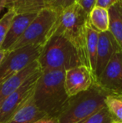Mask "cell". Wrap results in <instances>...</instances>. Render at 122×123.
<instances>
[{
    "label": "cell",
    "instance_id": "22",
    "mask_svg": "<svg viewBox=\"0 0 122 123\" xmlns=\"http://www.w3.org/2000/svg\"><path fill=\"white\" fill-rule=\"evenodd\" d=\"M120 0H96L95 6L109 9L110 8H111L113 5L116 4Z\"/></svg>",
    "mask_w": 122,
    "mask_h": 123
},
{
    "label": "cell",
    "instance_id": "2",
    "mask_svg": "<svg viewBox=\"0 0 122 123\" xmlns=\"http://www.w3.org/2000/svg\"><path fill=\"white\" fill-rule=\"evenodd\" d=\"M88 23L89 13L80 4L75 3L59 12L54 34H60L69 39L79 50L84 65L89 68L86 50Z\"/></svg>",
    "mask_w": 122,
    "mask_h": 123
},
{
    "label": "cell",
    "instance_id": "20",
    "mask_svg": "<svg viewBox=\"0 0 122 123\" xmlns=\"http://www.w3.org/2000/svg\"><path fill=\"white\" fill-rule=\"evenodd\" d=\"M80 123H115V122L105 105Z\"/></svg>",
    "mask_w": 122,
    "mask_h": 123
},
{
    "label": "cell",
    "instance_id": "10",
    "mask_svg": "<svg viewBox=\"0 0 122 123\" xmlns=\"http://www.w3.org/2000/svg\"><path fill=\"white\" fill-rule=\"evenodd\" d=\"M120 49H121V47L110 31L99 33L96 57L95 81L107 66L113 55Z\"/></svg>",
    "mask_w": 122,
    "mask_h": 123
},
{
    "label": "cell",
    "instance_id": "27",
    "mask_svg": "<svg viewBox=\"0 0 122 123\" xmlns=\"http://www.w3.org/2000/svg\"><path fill=\"white\" fill-rule=\"evenodd\" d=\"M7 3H8V0H0V11L6 8Z\"/></svg>",
    "mask_w": 122,
    "mask_h": 123
},
{
    "label": "cell",
    "instance_id": "21",
    "mask_svg": "<svg viewBox=\"0 0 122 123\" xmlns=\"http://www.w3.org/2000/svg\"><path fill=\"white\" fill-rule=\"evenodd\" d=\"M76 3L80 4L87 13H90L92 8L95 6L96 0H76Z\"/></svg>",
    "mask_w": 122,
    "mask_h": 123
},
{
    "label": "cell",
    "instance_id": "17",
    "mask_svg": "<svg viewBox=\"0 0 122 123\" xmlns=\"http://www.w3.org/2000/svg\"><path fill=\"white\" fill-rule=\"evenodd\" d=\"M89 22L99 33L109 31L110 15L108 9L94 6L89 13Z\"/></svg>",
    "mask_w": 122,
    "mask_h": 123
},
{
    "label": "cell",
    "instance_id": "18",
    "mask_svg": "<svg viewBox=\"0 0 122 123\" xmlns=\"http://www.w3.org/2000/svg\"><path fill=\"white\" fill-rule=\"evenodd\" d=\"M105 105L115 123H122V97L108 96L105 100Z\"/></svg>",
    "mask_w": 122,
    "mask_h": 123
},
{
    "label": "cell",
    "instance_id": "16",
    "mask_svg": "<svg viewBox=\"0 0 122 123\" xmlns=\"http://www.w3.org/2000/svg\"><path fill=\"white\" fill-rule=\"evenodd\" d=\"M99 31L90 25V22L87 25V38H86V50L88 56L89 69L95 80L96 57H97L98 42H99Z\"/></svg>",
    "mask_w": 122,
    "mask_h": 123
},
{
    "label": "cell",
    "instance_id": "8",
    "mask_svg": "<svg viewBox=\"0 0 122 123\" xmlns=\"http://www.w3.org/2000/svg\"><path fill=\"white\" fill-rule=\"evenodd\" d=\"M95 83L109 96L122 97V49L113 55Z\"/></svg>",
    "mask_w": 122,
    "mask_h": 123
},
{
    "label": "cell",
    "instance_id": "14",
    "mask_svg": "<svg viewBox=\"0 0 122 123\" xmlns=\"http://www.w3.org/2000/svg\"><path fill=\"white\" fill-rule=\"evenodd\" d=\"M47 8L46 0H8L6 8L16 14L35 13Z\"/></svg>",
    "mask_w": 122,
    "mask_h": 123
},
{
    "label": "cell",
    "instance_id": "1",
    "mask_svg": "<svg viewBox=\"0 0 122 123\" xmlns=\"http://www.w3.org/2000/svg\"><path fill=\"white\" fill-rule=\"evenodd\" d=\"M65 71L64 70L42 71L36 82L34 101L48 117L57 118L70 98L64 87Z\"/></svg>",
    "mask_w": 122,
    "mask_h": 123
},
{
    "label": "cell",
    "instance_id": "11",
    "mask_svg": "<svg viewBox=\"0 0 122 123\" xmlns=\"http://www.w3.org/2000/svg\"><path fill=\"white\" fill-rule=\"evenodd\" d=\"M39 70H41L40 65L36 60L22 71L3 81L0 84V105L8 96L18 89L30 75Z\"/></svg>",
    "mask_w": 122,
    "mask_h": 123
},
{
    "label": "cell",
    "instance_id": "26",
    "mask_svg": "<svg viewBox=\"0 0 122 123\" xmlns=\"http://www.w3.org/2000/svg\"><path fill=\"white\" fill-rule=\"evenodd\" d=\"M7 53H8V51L7 50H4L3 49H0V65L2 64V62H3V60H4L5 56H6Z\"/></svg>",
    "mask_w": 122,
    "mask_h": 123
},
{
    "label": "cell",
    "instance_id": "6",
    "mask_svg": "<svg viewBox=\"0 0 122 123\" xmlns=\"http://www.w3.org/2000/svg\"><path fill=\"white\" fill-rule=\"evenodd\" d=\"M44 46L27 45L8 50L0 65V84L38 60Z\"/></svg>",
    "mask_w": 122,
    "mask_h": 123
},
{
    "label": "cell",
    "instance_id": "19",
    "mask_svg": "<svg viewBox=\"0 0 122 123\" xmlns=\"http://www.w3.org/2000/svg\"><path fill=\"white\" fill-rule=\"evenodd\" d=\"M16 15V13L13 10H8V12H6L3 16L0 18V49H2L5 38L9 31L13 20Z\"/></svg>",
    "mask_w": 122,
    "mask_h": 123
},
{
    "label": "cell",
    "instance_id": "23",
    "mask_svg": "<svg viewBox=\"0 0 122 123\" xmlns=\"http://www.w3.org/2000/svg\"><path fill=\"white\" fill-rule=\"evenodd\" d=\"M63 0H46L47 8H50L53 9L60 11Z\"/></svg>",
    "mask_w": 122,
    "mask_h": 123
},
{
    "label": "cell",
    "instance_id": "5",
    "mask_svg": "<svg viewBox=\"0 0 122 123\" xmlns=\"http://www.w3.org/2000/svg\"><path fill=\"white\" fill-rule=\"evenodd\" d=\"M59 12L60 11L50 8H45L41 10L23 36L8 50L18 49L27 45L44 46L54 34Z\"/></svg>",
    "mask_w": 122,
    "mask_h": 123
},
{
    "label": "cell",
    "instance_id": "15",
    "mask_svg": "<svg viewBox=\"0 0 122 123\" xmlns=\"http://www.w3.org/2000/svg\"><path fill=\"white\" fill-rule=\"evenodd\" d=\"M110 15L109 31L122 49V0L108 9Z\"/></svg>",
    "mask_w": 122,
    "mask_h": 123
},
{
    "label": "cell",
    "instance_id": "24",
    "mask_svg": "<svg viewBox=\"0 0 122 123\" xmlns=\"http://www.w3.org/2000/svg\"><path fill=\"white\" fill-rule=\"evenodd\" d=\"M34 123H59V122L58 121V118H56V117H51L47 116V117L40 119L39 121H38V122Z\"/></svg>",
    "mask_w": 122,
    "mask_h": 123
},
{
    "label": "cell",
    "instance_id": "12",
    "mask_svg": "<svg viewBox=\"0 0 122 123\" xmlns=\"http://www.w3.org/2000/svg\"><path fill=\"white\" fill-rule=\"evenodd\" d=\"M38 13H39L17 14L13 18L10 29L2 46V49L8 51L23 36L29 25L37 17Z\"/></svg>",
    "mask_w": 122,
    "mask_h": 123
},
{
    "label": "cell",
    "instance_id": "3",
    "mask_svg": "<svg viewBox=\"0 0 122 123\" xmlns=\"http://www.w3.org/2000/svg\"><path fill=\"white\" fill-rule=\"evenodd\" d=\"M42 71L68 70L84 65L79 50L69 39L54 34L44 45L38 59Z\"/></svg>",
    "mask_w": 122,
    "mask_h": 123
},
{
    "label": "cell",
    "instance_id": "7",
    "mask_svg": "<svg viewBox=\"0 0 122 123\" xmlns=\"http://www.w3.org/2000/svg\"><path fill=\"white\" fill-rule=\"evenodd\" d=\"M42 70H39L26 80L14 92L5 99L0 105V123H6L12 116L34 94L35 85Z\"/></svg>",
    "mask_w": 122,
    "mask_h": 123
},
{
    "label": "cell",
    "instance_id": "13",
    "mask_svg": "<svg viewBox=\"0 0 122 123\" xmlns=\"http://www.w3.org/2000/svg\"><path fill=\"white\" fill-rule=\"evenodd\" d=\"M45 117L46 114L36 105L33 94L6 123H34Z\"/></svg>",
    "mask_w": 122,
    "mask_h": 123
},
{
    "label": "cell",
    "instance_id": "4",
    "mask_svg": "<svg viewBox=\"0 0 122 123\" xmlns=\"http://www.w3.org/2000/svg\"><path fill=\"white\" fill-rule=\"evenodd\" d=\"M109 95L97 83L87 91L68 99L61 112L58 116L59 123H80L105 106V100Z\"/></svg>",
    "mask_w": 122,
    "mask_h": 123
},
{
    "label": "cell",
    "instance_id": "25",
    "mask_svg": "<svg viewBox=\"0 0 122 123\" xmlns=\"http://www.w3.org/2000/svg\"><path fill=\"white\" fill-rule=\"evenodd\" d=\"M75 3H76V0H63V3H62V6H61V10L65 8H68V7L71 6V5L74 4Z\"/></svg>",
    "mask_w": 122,
    "mask_h": 123
},
{
    "label": "cell",
    "instance_id": "9",
    "mask_svg": "<svg viewBox=\"0 0 122 123\" xmlns=\"http://www.w3.org/2000/svg\"><path fill=\"white\" fill-rule=\"evenodd\" d=\"M95 82L90 69L80 65L65 71L64 87L69 97H71L90 88Z\"/></svg>",
    "mask_w": 122,
    "mask_h": 123
}]
</instances>
